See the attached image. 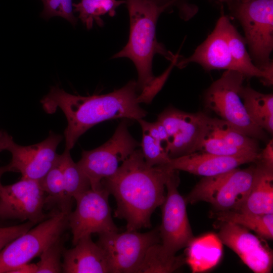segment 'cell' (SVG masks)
I'll return each mask as SVG.
<instances>
[{
    "instance_id": "obj_4",
    "label": "cell",
    "mask_w": 273,
    "mask_h": 273,
    "mask_svg": "<svg viewBox=\"0 0 273 273\" xmlns=\"http://www.w3.org/2000/svg\"><path fill=\"white\" fill-rule=\"evenodd\" d=\"M241 23L254 64L273 71L270 56L273 49V0H234L228 5Z\"/></svg>"
},
{
    "instance_id": "obj_40",
    "label": "cell",
    "mask_w": 273,
    "mask_h": 273,
    "mask_svg": "<svg viewBox=\"0 0 273 273\" xmlns=\"http://www.w3.org/2000/svg\"><path fill=\"white\" fill-rule=\"evenodd\" d=\"M1 220H0V222H1Z\"/></svg>"
},
{
    "instance_id": "obj_28",
    "label": "cell",
    "mask_w": 273,
    "mask_h": 273,
    "mask_svg": "<svg viewBox=\"0 0 273 273\" xmlns=\"http://www.w3.org/2000/svg\"><path fill=\"white\" fill-rule=\"evenodd\" d=\"M207 130L232 146L247 152H259L257 140L244 134L221 119L209 116Z\"/></svg>"
},
{
    "instance_id": "obj_36",
    "label": "cell",
    "mask_w": 273,
    "mask_h": 273,
    "mask_svg": "<svg viewBox=\"0 0 273 273\" xmlns=\"http://www.w3.org/2000/svg\"><path fill=\"white\" fill-rule=\"evenodd\" d=\"M12 140V138L7 133L0 131V152L7 150L9 144Z\"/></svg>"
},
{
    "instance_id": "obj_3",
    "label": "cell",
    "mask_w": 273,
    "mask_h": 273,
    "mask_svg": "<svg viewBox=\"0 0 273 273\" xmlns=\"http://www.w3.org/2000/svg\"><path fill=\"white\" fill-rule=\"evenodd\" d=\"M125 1L130 20L128 40L112 58H128L133 62L138 74V90L145 96L157 79L152 72L155 55L160 54L171 62L177 56L167 51L156 36L159 16L170 6L159 5L154 0Z\"/></svg>"
},
{
    "instance_id": "obj_12",
    "label": "cell",
    "mask_w": 273,
    "mask_h": 273,
    "mask_svg": "<svg viewBox=\"0 0 273 273\" xmlns=\"http://www.w3.org/2000/svg\"><path fill=\"white\" fill-rule=\"evenodd\" d=\"M208 117L203 112L189 113L172 107L158 115L157 121L163 125L168 134L166 152L170 158L197 151L207 129Z\"/></svg>"
},
{
    "instance_id": "obj_27",
    "label": "cell",
    "mask_w": 273,
    "mask_h": 273,
    "mask_svg": "<svg viewBox=\"0 0 273 273\" xmlns=\"http://www.w3.org/2000/svg\"><path fill=\"white\" fill-rule=\"evenodd\" d=\"M125 4V0H81L73 4L74 12L78 13V18L88 29L92 28L94 22L99 26L103 25L101 16L108 14L113 17L116 9Z\"/></svg>"
},
{
    "instance_id": "obj_2",
    "label": "cell",
    "mask_w": 273,
    "mask_h": 273,
    "mask_svg": "<svg viewBox=\"0 0 273 273\" xmlns=\"http://www.w3.org/2000/svg\"><path fill=\"white\" fill-rule=\"evenodd\" d=\"M139 94L135 80L110 93L86 97L70 94L55 86L40 102L47 113L60 109L65 115V149L70 151L81 135L101 122L116 118L138 121L146 117L147 112L138 101Z\"/></svg>"
},
{
    "instance_id": "obj_17",
    "label": "cell",
    "mask_w": 273,
    "mask_h": 273,
    "mask_svg": "<svg viewBox=\"0 0 273 273\" xmlns=\"http://www.w3.org/2000/svg\"><path fill=\"white\" fill-rule=\"evenodd\" d=\"M226 16L222 14L212 32L189 57H179L175 66L183 68L191 63L200 64L205 70L215 69L237 71L231 57L224 24Z\"/></svg>"
},
{
    "instance_id": "obj_14",
    "label": "cell",
    "mask_w": 273,
    "mask_h": 273,
    "mask_svg": "<svg viewBox=\"0 0 273 273\" xmlns=\"http://www.w3.org/2000/svg\"><path fill=\"white\" fill-rule=\"evenodd\" d=\"M217 236L222 244L235 252L255 273L270 272L273 265L272 250L261 238L236 223L219 222Z\"/></svg>"
},
{
    "instance_id": "obj_38",
    "label": "cell",
    "mask_w": 273,
    "mask_h": 273,
    "mask_svg": "<svg viewBox=\"0 0 273 273\" xmlns=\"http://www.w3.org/2000/svg\"><path fill=\"white\" fill-rule=\"evenodd\" d=\"M9 171H13V170L12 169L9 164L5 166L0 167V186L2 185L1 181L2 175L5 173Z\"/></svg>"
},
{
    "instance_id": "obj_37",
    "label": "cell",
    "mask_w": 273,
    "mask_h": 273,
    "mask_svg": "<svg viewBox=\"0 0 273 273\" xmlns=\"http://www.w3.org/2000/svg\"><path fill=\"white\" fill-rule=\"evenodd\" d=\"M161 5H168L171 6L176 5L181 0H154Z\"/></svg>"
},
{
    "instance_id": "obj_10",
    "label": "cell",
    "mask_w": 273,
    "mask_h": 273,
    "mask_svg": "<svg viewBox=\"0 0 273 273\" xmlns=\"http://www.w3.org/2000/svg\"><path fill=\"white\" fill-rule=\"evenodd\" d=\"M109 195L102 186L97 189L90 188L74 198L76 208L68 216L73 245L94 233L101 235L118 232L111 215Z\"/></svg>"
},
{
    "instance_id": "obj_9",
    "label": "cell",
    "mask_w": 273,
    "mask_h": 273,
    "mask_svg": "<svg viewBox=\"0 0 273 273\" xmlns=\"http://www.w3.org/2000/svg\"><path fill=\"white\" fill-rule=\"evenodd\" d=\"M107 258L110 272H138L148 249L161 243L159 228L141 233L137 231L99 235L97 242Z\"/></svg>"
},
{
    "instance_id": "obj_22",
    "label": "cell",
    "mask_w": 273,
    "mask_h": 273,
    "mask_svg": "<svg viewBox=\"0 0 273 273\" xmlns=\"http://www.w3.org/2000/svg\"><path fill=\"white\" fill-rule=\"evenodd\" d=\"M240 95L247 113L259 127L273 132V95L264 94L249 86L241 87Z\"/></svg>"
},
{
    "instance_id": "obj_35",
    "label": "cell",
    "mask_w": 273,
    "mask_h": 273,
    "mask_svg": "<svg viewBox=\"0 0 273 273\" xmlns=\"http://www.w3.org/2000/svg\"><path fill=\"white\" fill-rule=\"evenodd\" d=\"M37 266L36 263H27L18 267L11 273H36Z\"/></svg>"
},
{
    "instance_id": "obj_29",
    "label": "cell",
    "mask_w": 273,
    "mask_h": 273,
    "mask_svg": "<svg viewBox=\"0 0 273 273\" xmlns=\"http://www.w3.org/2000/svg\"><path fill=\"white\" fill-rule=\"evenodd\" d=\"M65 237L63 235L50 245L39 255L40 260L36 263V273L63 272L61 258L64 249Z\"/></svg>"
},
{
    "instance_id": "obj_20",
    "label": "cell",
    "mask_w": 273,
    "mask_h": 273,
    "mask_svg": "<svg viewBox=\"0 0 273 273\" xmlns=\"http://www.w3.org/2000/svg\"><path fill=\"white\" fill-rule=\"evenodd\" d=\"M224 28L231 57L237 71L245 77L259 78L265 85H272L273 71H263L254 64L247 51L244 38L232 24L228 16L225 20Z\"/></svg>"
},
{
    "instance_id": "obj_5",
    "label": "cell",
    "mask_w": 273,
    "mask_h": 273,
    "mask_svg": "<svg viewBox=\"0 0 273 273\" xmlns=\"http://www.w3.org/2000/svg\"><path fill=\"white\" fill-rule=\"evenodd\" d=\"M245 76L235 70H226L204 95L206 107L244 134L265 140V131L249 117L240 95Z\"/></svg>"
},
{
    "instance_id": "obj_26",
    "label": "cell",
    "mask_w": 273,
    "mask_h": 273,
    "mask_svg": "<svg viewBox=\"0 0 273 273\" xmlns=\"http://www.w3.org/2000/svg\"><path fill=\"white\" fill-rule=\"evenodd\" d=\"M185 263V256L168 255L164 252L161 243H159L148 249L138 272H172Z\"/></svg>"
},
{
    "instance_id": "obj_34",
    "label": "cell",
    "mask_w": 273,
    "mask_h": 273,
    "mask_svg": "<svg viewBox=\"0 0 273 273\" xmlns=\"http://www.w3.org/2000/svg\"><path fill=\"white\" fill-rule=\"evenodd\" d=\"M257 161L271 168H273V141L270 140L265 147L259 152Z\"/></svg>"
},
{
    "instance_id": "obj_6",
    "label": "cell",
    "mask_w": 273,
    "mask_h": 273,
    "mask_svg": "<svg viewBox=\"0 0 273 273\" xmlns=\"http://www.w3.org/2000/svg\"><path fill=\"white\" fill-rule=\"evenodd\" d=\"M255 164L214 176L203 177L185 197L187 203L203 201L210 203L215 211L239 210L253 185Z\"/></svg>"
},
{
    "instance_id": "obj_16",
    "label": "cell",
    "mask_w": 273,
    "mask_h": 273,
    "mask_svg": "<svg viewBox=\"0 0 273 273\" xmlns=\"http://www.w3.org/2000/svg\"><path fill=\"white\" fill-rule=\"evenodd\" d=\"M259 152L236 156H221L196 152L171 158L164 165L171 170H181L208 177L230 171L244 164L254 163L258 158Z\"/></svg>"
},
{
    "instance_id": "obj_39",
    "label": "cell",
    "mask_w": 273,
    "mask_h": 273,
    "mask_svg": "<svg viewBox=\"0 0 273 273\" xmlns=\"http://www.w3.org/2000/svg\"><path fill=\"white\" fill-rule=\"evenodd\" d=\"M216 1H217L220 2H222V3H225L228 5H229L230 3H231L234 0H216Z\"/></svg>"
},
{
    "instance_id": "obj_25",
    "label": "cell",
    "mask_w": 273,
    "mask_h": 273,
    "mask_svg": "<svg viewBox=\"0 0 273 273\" xmlns=\"http://www.w3.org/2000/svg\"><path fill=\"white\" fill-rule=\"evenodd\" d=\"M58 162L62 172L66 195L69 200H74L77 196L90 188L89 179L73 160L70 150L65 149L63 154L59 155Z\"/></svg>"
},
{
    "instance_id": "obj_15",
    "label": "cell",
    "mask_w": 273,
    "mask_h": 273,
    "mask_svg": "<svg viewBox=\"0 0 273 273\" xmlns=\"http://www.w3.org/2000/svg\"><path fill=\"white\" fill-rule=\"evenodd\" d=\"M62 139L61 135L51 132L44 140L27 146L12 140L7 151L12 155L9 164L13 171L21 173L22 177L40 181L56 163L59 155L57 148Z\"/></svg>"
},
{
    "instance_id": "obj_8",
    "label": "cell",
    "mask_w": 273,
    "mask_h": 273,
    "mask_svg": "<svg viewBox=\"0 0 273 273\" xmlns=\"http://www.w3.org/2000/svg\"><path fill=\"white\" fill-rule=\"evenodd\" d=\"M129 119H124L113 135L105 143L95 149L83 151L77 164L89 180L90 188L102 186V181L113 175L140 144L128 130Z\"/></svg>"
},
{
    "instance_id": "obj_31",
    "label": "cell",
    "mask_w": 273,
    "mask_h": 273,
    "mask_svg": "<svg viewBox=\"0 0 273 273\" xmlns=\"http://www.w3.org/2000/svg\"><path fill=\"white\" fill-rule=\"evenodd\" d=\"M197 152L221 156H236L252 152H247L229 145L222 139L208 132L207 129Z\"/></svg>"
},
{
    "instance_id": "obj_11",
    "label": "cell",
    "mask_w": 273,
    "mask_h": 273,
    "mask_svg": "<svg viewBox=\"0 0 273 273\" xmlns=\"http://www.w3.org/2000/svg\"><path fill=\"white\" fill-rule=\"evenodd\" d=\"M178 170H173L166 183L165 199L162 204V221L159 228L161 244L170 255L186 248L195 238L187 211L185 198L179 193Z\"/></svg>"
},
{
    "instance_id": "obj_23",
    "label": "cell",
    "mask_w": 273,
    "mask_h": 273,
    "mask_svg": "<svg viewBox=\"0 0 273 273\" xmlns=\"http://www.w3.org/2000/svg\"><path fill=\"white\" fill-rule=\"evenodd\" d=\"M212 214L219 222H229L254 231L259 237L273 238V214H256L240 210L215 211Z\"/></svg>"
},
{
    "instance_id": "obj_24",
    "label": "cell",
    "mask_w": 273,
    "mask_h": 273,
    "mask_svg": "<svg viewBox=\"0 0 273 273\" xmlns=\"http://www.w3.org/2000/svg\"><path fill=\"white\" fill-rule=\"evenodd\" d=\"M39 181L46 195L44 209H55L54 212L68 213L72 211L73 200H69L66 195L58 159L55 165Z\"/></svg>"
},
{
    "instance_id": "obj_1",
    "label": "cell",
    "mask_w": 273,
    "mask_h": 273,
    "mask_svg": "<svg viewBox=\"0 0 273 273\" xmlns=\"http://www.w3.org/2000/svg\"><path fill=\"white\" fill-rule=\"evenodd\" d=\"M172 170L164 165L149 166L141 149H136L115 173L102 181L116 200L114 217L126 221L127 231L151 226V215L165 200L166 183Z\"/></svg>"
},
{
    "instance_id": "obj_7",
    "label": "cell",
    "mask_w": 273,
    "mask_h": 273,
    "mask_svg": "<svg viewBox=\"0 0 273 273\" xmlns=\"http://www.w3.org/2000/svg\"><path fill=\"white\" fill-rule=\"evenodd\" d=\"M70 213L56 211L18 237L0 251V273H11L39 256L69 228Z\"/></svg>"
},
{
    "instance_id": "obj_21",
    "label": "cell",
    "mask_w": 273,
    "mask_h": 273,
    "mask_svg": "<svg viewBox=\"0 0 273 273\" xmlns=\"http://www.w3.org/2000/svg\"><path fill=\"white\" fill-rule=\"evenodd\" d=\"M187 248L186 263L193 272L210 269L218 263L222 255V243L213 234L194 238Z\"/></svg>"
},
{
    "instance_id": "obj_32",
    "label": "cell",
    "mask_w": 273,
    "mask_h": 273,
    "mask_svg": "<svg viewBox=\"0 0 273 273\" xmlns=\"http://www.w3.org/2000/svg\"><path fill=\"white\" fill-rule=\"evenodd\" d=\"M43 4L42 16L46 19L60 16L73 25L77 22L74 15L73 0H41Z\"/></svg>"
},
{
    "instance_id": "obj_33",
    "label": "cell",
    "mask_w": 273,
    "mask_h": 273,
    "mask_svg": "<svg viewBox=\"0 0 273 273\" xmlns=\"http://www.w3.org/2000/svg\"><path fill=\"white\" fill-rule=\"evenodd\" d=\"M36 224L26 222L9 226H0V251L13 240L24 234Z\"/></svg>"
},
{
    "instance_id": "obj_30",
    "label": "cell",
    "mask_w": 273,
    "mask_h": 273,
    "mask_svg": "<svg viewBox=\"0 0 273 273\" xmlns=\"http://www.w3.org/2000/svg\"><path fill=\"white\" fill-rule=\"evenodd\" d=\"M142 130L143 136L140 146L147 164L154 166L167 164L171 158L161 143L150 135L147 131Z\"/></svg>"
},
{
    "instance_id": "obj_18",
    "label": "cell",
    "mask_w": 273,
    "mask_h": 273,
    "mask_svg": "<svg viewBox=\"0 0 273 273\" xmlns=\"http://www.w3.org/2000/svg\"><path fill=\"white\" fill-rule=\"evenodd\" d=\"M63 253V272L64 273H107L110 270L106 255L91 236L79 240Z\"/></svg>"
},
{
    "instance_id": "obj_13",
    "label": "cell",
    "mask_w": 273,
    "mask_h": 273,
    "mask_svg": "<svg viewBox=\"0 0 273 273\" xmlns=\"http://www.w3.org/2000/svg\"><path fill=\"white\" fill-rule=\"evenodd\" d=\"M46 195L39 181L21 177L0 186V220L17 219L37 224L44 220Z\"/></svg>"
},
{
    "instance_id": "obj_19",
    "label": "cell",
    "mask_w": 273,
    "mask_h": 273,
    "mask_svg": "<svg viewBox=\"0 0 273 273\" xmlns=\"http://www.w3.org/2000/svg\"><path fill=\"white\" fill-rule=\"evenodd\" d=\"M251 189L239 210L256 214H273V168L258 161Z\"/></svg>"
}]
</instances>
